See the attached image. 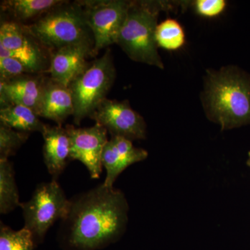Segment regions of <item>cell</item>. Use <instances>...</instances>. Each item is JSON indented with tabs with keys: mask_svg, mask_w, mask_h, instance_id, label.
<instances>
[{
	"mask_svg": "<svg viewBox=\"0 0 250 250\" xmlns=\"http://www.w3.org/2000/svg\"><path fill=\"white\" fill-rule=\"evenodd\" d=\"M129 205L119 189L103 184L70 200L62 220V238L70 250L103 249L119 240L126 230Z\"/></svg>",
	"mask_w": 250,
	"mask_h": 250,
	"instance_id": "1",
	"label": "cell"
},
{
	"mask_svg": "<svg viewBox=\"0 0 250 250\" xmlns=\"http://www.w3.org/2000/svg\"><path fill=\"white\" fill-rule=\"evenodd\" d=\"M204 103L210 121L228 130L250 124V76L238 67L208 71Z\"/></svg>",
	"mask_w": 250,
	"mask_h": 250,
	"instance_id": "2",
	"label": "cell"
},
{
	"mask_svg": "<svg viewBox=\"0 0 250 250\" xmlns=\"http://www.w3.org/2000/svg\"><path fill=\"white\" fill-rule=\"evenodd\" d=\"M168 8L165 1H130L117 44L131 60L164 68L158 53L156 29L159 13Z\"/></svg>",
	"mask_w": 250,
	"mask_h": 250,
	"instance_id": "3",
	"label": "cell"
},
{
	"mask_svg": "<svg viewBox=\"0 0 250 250\" xmlns=\"http://www.w3.org/2000/svg\"><path fill=\"white\" fill-rule=\"evenodd\" d=\"M22 25L49 53L67 45L94 42L93 34L77 1H65L31 24Z\"/></svg>",
	"mask_w": 250,
	"mask_h": 250,
	"instance_id": "4",
	"label": "cell"
},
{
	"mask_svg": "<svg viewBox=\"0 0 250 250\" xmlns=\"http://www.w3.org/2000/svg\"><path fill=\"white\" fill-rule=\"evenodd\" d=\"M116 77L111 50L87 66L68 85L74 103V123L79 125L86 117H91L111 89Z\"/></svg>",
	"mask_w": 250,
	"mask_h": 250,
	"instance_id": "5",
	"label": "cell"
},
{
	"mask_svg": "<svg viewBox=\"0 0 250 250\" xmlns=\"http://www.w3.org/2000/svg\"><path fill=\"white\" fill-rule=\"evenodd\" d=\"M70 200L57 180L39 184L30 200L21 204L24 228L32 233L36 246L42 243L49 228L66 218Z\"/></svg>",
	"mask_w": 250,
	"mask_h": 250,
	"instance_id": "6",
	"label": "cell"
},
{
	"mask_svg": "<svg viewBox=\"0 0 250 250\" xmlns=\"http://www.w3.org/2000/svg\"><path fill=\"white\" fill-rule=\"evenodd\" d=\"M130 1L125 0L77 1L84 14L94 39L93 57L116 43L126 19Z\"/></svg>",
	"mask_w": 250,
	"mask_h": 250,
	"instance_id": "7",
	"label": "cell"
},
{
	"mask_svg": "<svg viewBox=\"0 0 250 250\" xmlns=\"http://www.w3.org/2000/svg\"><path fill=\"white\" fill-rule=\"evenodd\" d=\"M45 49L25 30L22 24L4 21L0 26V57H11L21 61L34 74L47 71Z\"/></svg>",
	"mask_w": 250,
	"mask_h": 250,
	"instance_id": "8",
	"label": "cell"
},
{
	"mask_svg": "<svg viewBox=\"0 0 250 250\" xmlns=\"http://www.w3.org/2000/svg\"><path fill=\"white\" fill-rule=\"evenodd\" d=\"M90 118L103 126L111 136L133 141L146 139V123L127 101L105 99Z\"/></svg>",
	"mask_w": 250,
	"mask_h": 250,
	"instance_id": "9",
	"label": "cell"
},
{
	"mask_svg": "<svg viewBox=\"0 0 250 250\" xmlns=\"http://www.w3.org/2000/svg\"><path fill=\"white\" fill-rule=\"evenodd\" d=\"M65 128L70 138V161H80L88 169L92 179L100 178L108 131L97 123L90 127L76 128L68 125Z\"/></svg>",
	"mask_w": 250,
	"mask_h": 250,
	"instance_id": "10",
	"label": "cell"
},
{
	"mask_svg": "<svg viewBox=\"0 0 250 250\" xmlns=\"http://www.w3.org/2000/svg\"><path fill=\"white\" fill-rule=\"evenodd\" d=\"M93 42L67 45L49 53L48 72L54 82L68 87L72 81L88 65L87 58L93 53Z\"/></svg>",
	"mask_w": 250,
	"mask_h": 250,
	"instance_id": "11",
	"label": "cell"
},
{
	"mask_svg": "<svg viewBox=\"0 0 250 250\" xmlns=\"http://www.w3.org/2000/svg\"><path fill=\"white\" fill-rule=\"evenodd\" d=\"M47 80L42 74H26L7 82H0L1 107L23 105L39 116Z\"/></svg>",
	"mask_w": 250,
	"mask_h": 250,
	"instance_id": "12",
	"label": "cell"
},
{
	"mask_svg": "<svg viewBox=\"0 0 250 250\" xmlns=\"http://www.w3.org/2000/svg\"><path fill=\"white\" fill-rule=\"evenodd\" d=\"M147 156V151L135 147L132 141L111 136L104 148L102 156V164L106 170L103 185L113 188L118 176L125 169L132 164L146 160Z\"/></svg>",
	"mask_w": 250,
	"mask_h": 250,
	"instance_id": "13",
	"label": "cell"
},
{
	"mask_svg": "<svg viewBox=\"0 0 250 250\" xmlns=\"http://www.w3.org/2000/svg\"><path fill=\"white\" fill-rule=\"evenodd\" d=\"M44 139V162L53 180H57L70 161V141L66 129L45 125L41 133Z\"/></svg>",
	"mask_w": 250,
	"mask_h": 250,
	"instance_id": "14",
	"label": "cell"
},
{
	"mask_svg": "<svg viewBox=\"0 0 250 250\" xmlns=\"http://www.w3.org/2000/svg\"><path fill=\"white\" fill-rule=\"evenodd\" d=\"M74 109L73 99L68 87L47 78L39 116L62 126L69 116H73Z\"/></svg>",
	"mask_w": 250,
	"mask_h": 250,
	"instance_id": "15",
	"label": "cell"
},
{
	"mask_svg": "<svg viewBox=\"0 0 250 250\" xmlns=\"http://www.w3.org/2000/svg\"><path fill=\"white\" fill-rule=\"evenodd\" d=\"M64 1L61 0H5L1 1V11L9 15L14 19L13 21L24 24L26 21L39 19Z\"/></svg>",
	"mask_w": 250,
	"mask_h": 250,
	"instance_id": "16",
	"label": "cell"
},
{
	"mask_svg": "<svg viewBox=\"0 0 250 250\" xmlns=\"http://www.w3.org/2000/svg\"><path fill=\"white\" fill-rule=\"evenodd\" d=\"M39 117L30 108L21 104L9 105L0 109L1 123L21 132L42 133L45 124Z\"/></svg>",
	"mask_w": 250,
	"mask_h": 250,
	"instance_id": "17",
	"label": "cell"
},
{
	"mask_svg": "<svg viewBox=\"0 0 250 250\" xmlns=\"http://www.w3.org/2000/svg\"><path fill=\"white\" fill-rule=\"evenodd\" d=\"M12 164L0 160V213L5 215L21 206Z\"/></svg>",
	"mask_w": 250,
	"mask_h": 250,
	"instance_id": "18",
	"label": "cell"
},
{
	"mask_svg": "<svg viewBox=\"0 0 250 250\" xmlns=\"http://www.w3.org/2000/svg\"><path fill=\"white\" fill-rule=\"evenodd\" d=\"M156 41L158 47L167 50H177L185 43V33L176 20L169 18L158 24Z\"/></svg>",
	"mask_w": 250,
	"mask_h": 250,
	"instance_id": "19",
	"label": "cell"
},
{
	"mask_svg": "<svg viewBox=\"0 0 250 250\" xmlns=\"http://www.w3.org/2000/svg\"><path fill=\"white\" fill-rule=\"evenodd\" d=\"M36 246L32 233L28 229L13 230L1 222L0 250H35Z\"/></svg>",
	"mask_w": 250,
	"mask_h": 250,
	"instance_id": "20",
	"label": "cell"
},
{
	"mask_svg": "<svg viewBox=\"0 0 250 250\" xmlns=\"http://www.w3.org/2000/svg\"><path fill=\"white\" fill-rule=\"evenodd\" d=\"M29 133L21 132L0 123V160H8L27 141Z\"/></svg>",
	"mask_w": 250,
	"mask_h": 250,
	"instance_id": "21",
	"label": "cell"
},
{
	"mask_svg": "<svg viewBox=\"0 0 250 250\" xmlns=\"http://www.w3.org/2000/svg\"><path fill=\"white\" fill-rule=\"evenodd\" d=\"M26 74L34 73L21 61L14 57H0V82H7Z\"/></svg>",
	"mask_w": 250,
	"mask_h": 250,
	"instance_id": "22",
	"label": "cell"
},
{
	"mask_svg": "<svg viewBox=\"0 0 250 250\" xmlns=\"http://www.w3.org/2000/svg\"><path fill=\"white\" fill-rule=\"evenodd\" d=\"M197 14L206 18L216 17L226 7L225 0H197L193 2Z\"/></svg>",
	"mask_w": 250,
	"mask_h": 250,
	"instance_id": "23",
	"label": "cell"
},
{
	"mask_svg": "<svg viewBox=\"0 0 250 250\" xmlns=\"http://www.w3.org/2000/svg\"><path fill=\"white\" fill-rule=\"evenodd\" d=\"M247 165L250 167V152H248V161H247Z\"/></svg>",
	"mask_w": 250,
	"mask_h": 250,
	"instance_id": "24",
	"label": "cell"
}]
</instances>
